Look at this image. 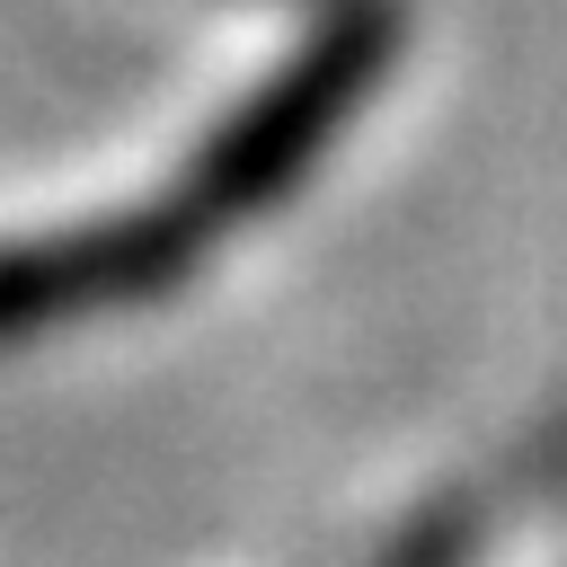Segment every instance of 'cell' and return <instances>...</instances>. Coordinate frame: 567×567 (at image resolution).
<instances>
[{
  "label": "cell",
  "mask_w": 567,
  "mask_h": 567,
  "mask_svg": "<svg viewBox=\"0 0 567 567\" xmlns=\"http://www.w3.org/2000/svg\"><path fill=\"white\" fill-rule=\"evenodd\" d=\"M390 53H399V9L390 0H346L266 89H248L213 133H204V151L186 159V177L168 186V204L213 239V230H230V221H248V213H266L328 142H337V124L372 97V80L390 71Z\"/></svg>",
  "instance_id": "6da1fadb"
},
{
  "label": "cell",
  "mask_w": 567,
  "mask_h": 567,
  "mask_svg": "<svg viewBox=\"0 0 567 567\" xmlns=\"http://www.w3.org/2000/svg\"><path fill=\"white\" fill-rule=\"evenodd\" d=\"M204 257V230L159 195L142 213H106V221H71V230H35V239H0V346L89 319V310H124L168 292L186 266Z\"/></svg>",
  "instance_id": "7a4b0ae2"
}]
</instances>
